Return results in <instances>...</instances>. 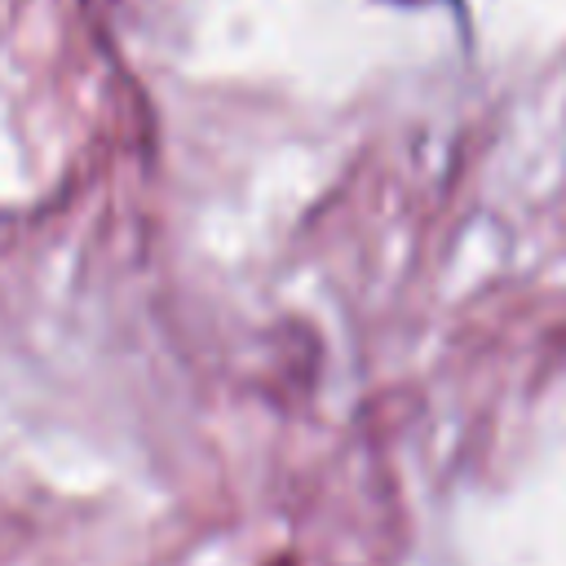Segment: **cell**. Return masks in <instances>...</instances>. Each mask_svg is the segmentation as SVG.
I'll list each match as a JSON object with an SVG mask.
<instances>
[{"label":"cell","mask_w":566,"mask_h":566,"mask_svg":"<svg viewBox=\"0 0 566 566\" xmlns=\"http://www.w3.org/2000/svg\"><path fill=\"white\" fill-rule=\"evenodd\" d=\"M411 4H420V0H411Z\"/></svg>","instance_id":"1"}]
</instances>
